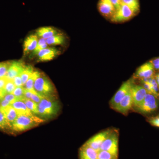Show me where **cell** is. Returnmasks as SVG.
<instances>
[{"label": "cell", "instance_id": "1", "mask_svg": "<svg viewBox=\"0 0 159 159\" xmlns=\"http://www.w3.org/2000/svg\"><path fill=\"white\" fill-rule=\"evenodd\" d=\"M38 106L37 116L45 120L55 116L60 110L59 102L54 97H43Z\"/></svg>", "mask_w": 159, "mask_h": 159}, {"label": "cell", "instance_id": "2", "mask_svg": "<svg viewBox=\"0 0 159 159\" xmlns=\"http://www.w3.org/2000/svg\"><path fill=\"white\" fill-rule=\"evenodd\" d=\"M44 121L43 119L34 114L19 116L11 125V129L20 132L36 127Z\"/></svg>", "mask_w": 159, "mask_h": 159}, {"label": "cell", "instance_id": "3", "mask_svg": "<svg viewBox=\"0 0 159 159\" xmlns=\"http://www.w3.org/2000/svg\"><path fill=\"white\" fill-rule=\"evenodd\" d=\"M34 88L36 93L43 97H54L55 93L53 84L42 74L35 80Z\"/></svg>", "mask_w": 159, "mask_h": 159}, {"label": "cell", "instance_id": "4", "mask_svg": "<svg viewBox=\"0 0 159 159\" xmlns=\"http://www.w3.org/2000/svg\"><path fill=\"white\" fill-rule=\"evenodd\" d=\"M119 138L118 131L113 129L111 132L102 142L100 148L119 156Z\"/></svg>", "mask_w": 159, "mask_h": 159}, {"label": "cell", "instance_id": "5", "mask_svg": "<svg viewBox=\"0 0 159 159\" xmlns=\"http://www.w3.org/2000/svg\"><path fill=\"white\" fill-rule=\"evenodd\" d=\"M136 15L128 6L121 4L110 20L113 23L123 22L129 20Z\"/></svg>", "mask_w": 159, "mask_h": 159}, {"label": "cell", "instance_id": "6", "mask_svg": "<svg viewBox=\"0 0 159 159\" xmlns=\"http://www.w3.org/2000/svg\"><path fill=\"white\" fill-rule=\"evenodd\" d=\"M133 85L132 79L129 80L127 81L123 82L110 102V105L112 108L115 109L122 98L130 92Z\"/></svg>", "mask_w": 159, "mask_h": 159}, {"label": "cell", "instance_id": "7", "mask_svg": "<svg viewBox=\"0 0 159 159\" xmlns=\"http://www.w3.org/2000/svg\"><path fill=\"white\" fill-rule=\"evenodd\" d=\"M158 107V103L154 95L148 93L141 104L136 108L142 113L148 114L156 110Z\"/></svg>", "mask_w": 159, "mask_h": 159}, {"label": "cell", "instance_id": "8", "mask_svg": "<svg viewBox=\"0 0 159 159\" xmlns=\"http://www.w3.org/2000/svg\"><path fill=\"white\" fill-rule=\"evenodd\" d=\"M112 130L108 129L100 132L88 140L84 144L95 150H97L100 147L102 142H104Z\"/></svg>", "mask_w": 159, "mask_h": 159}, {"label": "cell", "instance_id": "9", "mask_svg": "<svg viewBox=\"0 0 159 159\" xmlns=\"http://www.w3.org/2000/svg\"><path fill=\"white\" fill-rule=\"evenodd\" d=\"M97 9L100 14L103 17L109 19L116 10L110 0H99L97 4Z\"/></svg>", "mask_w": 159, "mask_h": 159}, {"label": "cell", "instance_id": "10", "mask_svg": "<svg viewBox=\"0 0 159 159\" xmlns=\"http://www.w3.org/2000/svg\"><path fill=\"white\" fill-rule=\"evenodd\" d=\"M133 105L138 107L141 104L148 93L145 88L140 85H134L131 90Z\"/></svg>", "mask_w": 159, "mask_h": 159}, {"label": "cell", "instance_id": "11", "mask_svg": "<svg viewBox=\"0 0 159 159\" xmlns=\"http://www.w3.org/2000/svg\"><path fill=\"white\" fill-rule=\"evenodd\" d=\"M133 105V101L130 91L122 98L119 104L114 110L120 113L126 115L128 113L129 111L130 110Z\"/></svg>", "mask_w": 159, "mask_h": 159}, {"label": "cell", "instance_id": "12", "mask_svg": "<svg viewBox=\"0 0 159 159\" xmlns=\"http://www.w3.org/2000/svg\"><path fill=\"white\" fill-rule=\"evenodd\" d=\"M25 67V64L21 61H12L6 73V77L9 80H13L16 76L20 75Z\"/></svg>", "mask_w": 159, "mask_h": 159}, {"label": "cell", "instance_id": "13", "mask_svg": "<svg viewBox=\"0 0 159 159\" xmlns=\"http://www.w3.org/2000/svg\"><path fill=\"white\" fill-rule=\"evenodd\" d=\"M154 68L150 61L143 64L137 69L135 75L139 78H148L152 77L154 72Z\"/></svg>", "mask_w": 159, "mask_h": 159}, {"label": "cell", "instance_id": "14", "mask_svg": "<svg viewBox=\"0 0 159 159\" xmlns=\"http://www.w3.org/2000/svg\"><path fill=\"white\" fill-rule=\"evenodd\" d=\"M59 53V51L56 49L48 48L41 50L37 54L40 61H45L53 60Z\"/></svg>", "mask_w": 159, "mask_h": 159}, {"label": "cell", "instance_id": "15", "mask_svg": "<svg viewBox=\"0 0 159 159\" xmlns=\"http://www.w3.org/2000/svg\"><path fill=\"white\" fill-rule=\"evenodd\" d=\"M38 39L36 35H29L24 42V53L26 54L32 51H34L37 47Z\"/></svg>", "mask_w": 159, "mask_h": 159}, {"label": "cell", "instance_id": "16", "mask_svg": "<svg viewBox=\"0 0 159 159\" xmlns=\"http://www.w3.org/2000/svg\"><path fill=\"white\" fill-rule=\"evenodd\" d=\"M11 106L16 111L18 116L33 114L26 106L24 100H16L11 104Z\"/></svg>", "mask_w": 159, "mask_h": 159}, {"label": "cell", "instance_id": "17", "mask_svg": "<svg viewBox=\"0 0 159 159\" xmlns=\"http://www.w3.org/2000/svg\"><path fill=\"white\" fill-rule=\"evenodd\" d=\"M1 109L4 112L6 120L11 127L12 123L18 116L17 112L11 105L7 107L6 108Z\"/></svg>", "mask_w": 159, "mask_h": 159}, {"label": "cell", "instance_id": "18", "mask_svg": "<svg viewBox=\"0 0 159 159\" xmlns=\"http://www.w3.org/2000/svg\"><path fill=\"white\" fill-rule=\"evenodd\" d=\"M37 34L39 37L47 39L51 36L57 34V31L55 29L51 27H43L37 30Z\"/></svg>", "mask_w": 159, "mask_h": 159}, {"label": "cell", "instance_id": "19", "mask_svg": "<svg viewBox=\"0 0 159 159\" xmlns=\"http://www.w3.org/2000/svg\"><path fill=\"white\" fill-rule=\"evenodd\" d=\"M41 73L38 71H34L33 74L31 75V77L27 80L25 84L24 85V87L26 89L28 90L31 92L32 93L38 94L34 90V82L38 77L41 75Z\"/></svg>", "mask_w": 159, "mask_h": 159}, {"label": "cell", "instance_id": "20", "mask_svg": "<svg viewBox=\"0 0 159 159\" xmlns=\"http://www.w3.org/2000/svg\"><path fill=\"white\" fill-rule=\"evenodd\" d=\"M121 4L128 6L137 14L140 11V4L139 0H121Z\"/></svg>", "mask_w": 159, "mask_h": 159}, {"label": "cell", "instance_id": "21", "mask_svg": "<svg viewBox=\"0 0 159 159\" xmlns=\"http://www.w3.org/2000/svg\"><path fill=\"white\" fill-rule=\"evenodd\" d=\"M65 37L61 34H56L47 39V42L49 45H58L63 43Z\"/></svg>", "mask_w": 159, "mask_h": 159}, {"label": "cell", "instance_id": "22", "mask_svg": "<svg viewBox=\"0 0 159 159\" xmlns=\"http://www.w3.org/2000/svg\"><path fill=\"white\" fill-rule=\"evenodd\" d=\"M34 72V69L32 66H26L25 70L20 75L21 77L24 86L27 80L30 78V77H31V75H32Z\"/></svg>", "mask_w": 159, "mask_h": 159}, {"label": "cell", "instance_id": "23", "mask_svg": "<svg viewBox=\"0 0 159 159\" xmlns=\"http://www.w3.org/2000/svg\"><path fill=\"white\" fill-rule=\"evenodd\" d=\"M24 101L30 111L34 115L37 116L38 113V106L37 103H35L31 99H25Z\"/></svg>", "mask_w": 159, "mask_h": 159}, {"label": "cell", "instance_id": "24", "mask_svg": "<svg viewBox=\"0 0 159 159\" xmlns=\"http://www.w3.org/2000/svg\"><path fill=\"white\" fill-rule=\"evenodd\" d=\"M8 128L11 129V125L6 120L2 110L0 108V129H3Z\"/></svg>", "mask_w": 159, "mask_h": 159}, {"label": "cell", "instance_id": "25", "mask_svg": "<svg viewBox=\"0 0 159 159\" xmlns=\"http://www.w3.org/2000/svg\"><path fill=\"white\" fill-rule=\"evenodd\" d=\"M25 88L24 87H18L16 88L12 94L14 95L16 100H24L25 99L24 96Z\"/></svg>", "mask_w": 159, "mask_h": 159}, {"label": "cell", "instance_id": "26", "mask_svg": "<svg viewBox=\"0 0 159 159\" xmlns=\"http://www.w3.org/2000/svg\"><path fill=\"white\" fill-rule=\"evenodd\" d=\"M16 86L15 85L12 80H9L3 89L5 94H11L15 89Z\"/></svg>", "mask_w": 159, "mask_h": 159}, {"label": "cell", "instance_id": "27", "mask_svg": "<svg viewBox=\"0 0 159 159\" xmlns=\"http://www.w3.org/2000/svg\"><path fill=\"white\" fill-rule=\"evenodd\" d=\"M11 63L10 61L0 63V78L6 76Z\"/></svg>", "mask_w": 159, "mask_h": 159}, {"label": "cell", "instance_id": "28", "mask_svg": "<svg viewBox=\"0 0 159 159\" xmlns=\"http://www.w3.org/2000/svg\"><path fill=\"white\" fill-rule=\"evenodd\" d=\"M48 45L47 39L41 38L38 42L37 47L34 50V54H37L41 50L46 48Z\"/></svg>", "mask_w": 159, "mask_h": 159}, {"label": "cell", "instance_id": "29", "mask_svg": "<svg viewBox=\"0 0 159 159\" xmlns=\"http://www.w3.org/2000/svg\"><path fill=\"white\" fill-rule=\"evenodd\" d=\"M12 80H13V82H14L15 85L16 86V87H24V84H23L22 80L20 75L16 76Z\"/></svg>", "mask_w": 159, "mask_h": 159}, {"label": "cell", "instance_id": "30", "mask_svg": "<svg viewBox=\"0 0 159 159\" xmlns=\"http://www.w3.org/2000/svg\"><path fill=\"white\" fill-rule=\"evenodd\" d=\"M4 99H6L7 101H9L11 103V104H12L13 102L16 100V98L15 97L14 95L13 94H6L4 97Z\"/></svg>", "mask_w": 159, "mask_h": 159}, {"label": "cell", "instance_id": "31", "mask_svg": "<svg viewBox=\"0 0 159 159\" xmlns=\"http://www.w3.org/2000/svg\"><path fill=\"white\" fill-rule=\"evenodd\" d=\"M43 97L39 96L38 94L32 93L31 97V100L34 101L35 103L39 104Z\"/></svg>", "mask_w": 159, "mask_h": 159}, {"label": "cell", "instance_id": "32", "mask_svg": "<svg viewBox=\"0 0 159 159\" xmlns=\"http://www.w3.org/2000/svg\"><path fill=\"white\" fill-rule=\"evenodd\" d=\"M10 105H11V103L6 99H4V98L0 100V108H6L7 107Z\"/></svg>", "mask_w": 159, "mask_h": 159}, {"label": "cell", "instance_id": "33", "mask_svg": "<svg viewBox=\"0 0 159 159\" xmlns=\"http://www.w3.org/2000/svg\"><path fill=\"white\" fill-rule=\"evenodd\" d=\"M9 79H8L5 76V77L0 78V89H3L6 86V83L8 82Z\"/></svg>", "mask_w": 159, "mask_h": 159}, {"label": "cell", "instance_id": "34", "mask_svg": "<svg viewBox=\"0 0 159 159\" xmlns=\"http://www.w3.org/2000/svg\"><path fill=\"white\" fill-rule=\"evenodd\" d=\"M149 122L152 125L156 127H159V116L150 119Z\"/></svg>", "mask_w": 159, "mask_h": 159}, {"label": "cell", "instance_id": "35", "mask_svg": "<svg viewBox=\"0 0 159 159\" xmlns=\"http://www.w3.org/2000/svg\"><path fill=\"white\" fill-rule=\"evenodd\" d=\"M155 69L159 70V57L150 61Z\"/></svg>", "mask_w": 159, "mask_h": 159}, {"label": "cell", "instance_id": "36", "mask_svg": "<svg viewBox=\"0 0 159 159\" xmlns=\"http://www.w3.org/2000/svg\"><path fill=\"white\" fill-rule=\"evenodd\" d=\"M32 93L28 90L26 89L25 88L24 91V96L25 99H31V96H32Z\"/></svg>", "mask_w": 159, "mask_h": 159}, {"label": "cell", "instance_id": "37", "mask_svg": "<svg viewBox=\"0 0 159 159\" xmlns=\"http://www.w3.org/2000/svg\"><path fill=\"white\" fill-rule=\"evenodd\" d=\"M110 1L116 7V9H118L121 5V0H110Z\"/></svg>", "mask_w": 159, "mask_h": 159}, {"label": "cell", "instance_id": "38", "mask_svg": "<svg viewBox=\"0 0 159 159\" xmlns=\"http://www.w3.org/2000/svg\"><path fill=\"white\" fill-rule=\"evenodd\" d=\"M5 95H6V94H5V92H4L3 89H0V100L4 98V96H5Z\"/></svg>", "mask_w": 159, "mask_h": 159}]
</instances>
